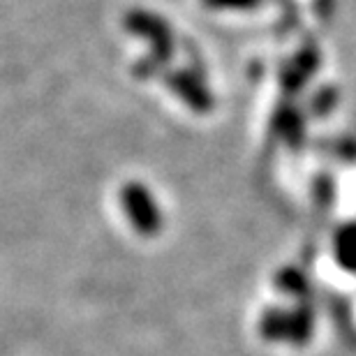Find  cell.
<instances>
[{"label":"cell","mask_w":356,"mask_h":356,"mask_svg":"<svg viewBox=\"0 0 356 356\" xmlns=\"http://www.w3.org/2000/svg\"><path fill=\"white\" fill-rule=\"evenodd\" d=\"M120 206L130 227L141 236H158L165 227V216L158 199L144 183L127 181L120 190Z\"/></svg>","instance_id":"6da1fadb"},{"label":"cell","mask_w":356,"mask_h":356,"mask_svg":"<svg viewBox=\"0 0 356 356\" xmlns=\"http://www.w3.org/2000/svg\"><path fill=\"white\" fill-rule=\"evenodd\" d=\"M315 329V317H312L310 308H296V310H266L259 319V333L266 340H275V343H291L303 345L308 343Z\"/></svg>","instance_id":"7a4b0ae2"},{"label":"cell","mask_w":356,"mask_h":356,"mask_svg":"<svg viewBox=\"0 0 356 356\" xmlns=\"http://www.w3.org/2000/svg\"><path fill=\"white\" fill-rule=\"evenodd\" d=\"M123 26L132 35H139L141 40H146L151 44L153 54L151 58L155 63H167L174 56V35L172 28L160 14L148 12V10H130L125 14Z\"/></svg>","instance_id":"3957f363"},{"label":"cell","mask_w":356,"mask_h":356,"mask_svg":"<svg viewBox=\"0 0 356 356\" xmlns=\"http://www.w3.org/2000/svg\"><path fill=\"white\" fill-rule=\"evenodd\" d=\"M167 86L172 92L183 99L192 111L197 113H209L213 109V95L209 86L202 81V76H197L192 70H174L167 74Z\"/></svg>","instance_id":"277c9868"},{"label":"cell","mask_w":356,"mask_h":356,"mask_svg":"<svg viewBox=\"0 0 356 356\" xmlns=\"http://www.w3.org/2000/svg\"><path fill=\"white\" fill-rule=\"evenodd\" d=\"M317 63H319V56H317L315 51H303V54L298 56V58L287 67V72H284V76H282L284 86H287V88L303 86V83L312 76V72H315Z\"/></svg>","instance_id":"5b68a950"},{"label":"cell","mask_w":356,"mask_h":356,"mask_svg":"<svg viewBox=\"0 0 356 356\" xmlns=\"http://www.w3.org/2000/svg\"><path fill=\"white\" fill-rule=\"evenodd\" d=\"M336 259L347 270H356V225L345 227L336 236Z\"/></svg>","instance_id":"8992f818"},{"label":"cell","mask_w":356,"mask_h":356,"mask_svg":"<svg viewBox=\"0 0 356 356\" xmlns=\"http://www.w3.org/2000/svg\"><path fill=\"white\" fill-rule=\"evenodd\" d=\"M275 130L280 137L284 139H296L298 134H303V120L298 118V113L294 111H289V109H284L277 113V118H275Z\"/></svg>","instance_id":"52a82bcc"},{"label":"cell","mask_w":356,"mask_h":356,"mask_svg":"<svg viewBox=\"0 0 356 356\" xmlns=\"http://www.w3.org/2000/svg\"><path fill=\"white\" fill-rule=\"evenodd\" d=\"M211 10H252L261 0H202Z\"/></svg>","instance_id":"ba28073f"},{"label":"cell","mask_w":356,"mask_h":356,"mask_svg":"<svg viewBox=\"0 0 356 356\" xmlns=\"http://www.w3.org/2000/svg\"><path fill=\"white\" fill-rule=\"evenodd\" d=\"M277 284H280L282 289L301 294L305 287V277H303V273H298V270H284V273H280V277H277Z\"/></svg>","instance_id":"9c48e42d"}]
</instances>
